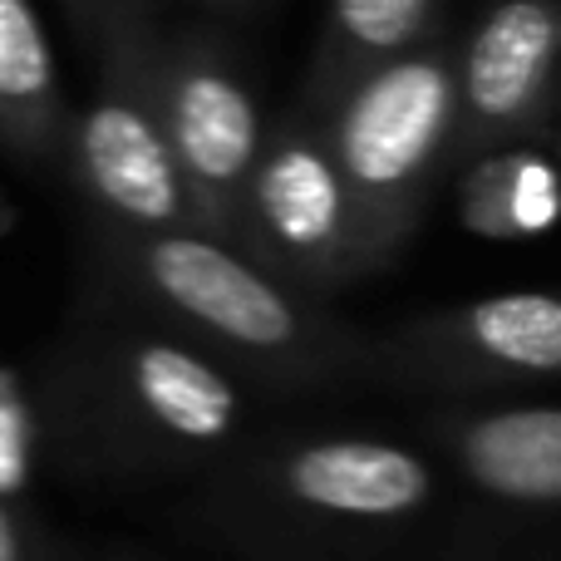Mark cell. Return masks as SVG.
Here are the masks:
<instances>
[{"label":"cell","mask_w":561,"mask_h":561,"mask_svg":"<svg viewBox=\"0 0 561 561\" xmlns=\"http://www.w3.org/2000/svg\"><path fill=\"white\" fill-rule=\"evenodd\" d=\"M242 252L306 300H325L365 280L345 183L320 118L306 108L266 124L242 193Z\"/></svg>","instance_id":"obj_4"},{"label":"cell","mask_w":561,"mask_h":561,"mask_svg":"<svg viewBox=\"0 0 561 561\" xmlns=\"http://www.w3.org/2000/svg\"><path fill=\"white\" fill-rule=\"evenodd\" d=\"M153 5L158 0H104V30L114 25V20H128V15L153 20ZM104 30H99V35H104Z\"/></svg>","instance_id":"obj_17"},{"label":"cell","mask_w":561,"mask_h":561,"mask_svg":"<svg viewBox=\"0 0 561 561\" xmlns=\"http://www.w3.org/2000/svg\"><path fill=\"white\" fill-rule=\"evenodd\" d=\"M25 454H30L25 404H20L15 385L0 375V497H10L25 483Z\"/></svg>","instance_id":"obj_14"},{"label":"cell","mask_w":561,"mask_h":561,"mask_svg":"<svg viewBox=\"0 0 561 561\" xmlns=\"http://www.w3.org/2000/svg\"><path fill=\"white\" fill-rule=\"evenodd\" d=\"M69 20H75V30L89 39V49L99 45V30H104V0H65Z\"/></svg>","instance_id":"obj_16"},{"label":"cell","mask_w":561,"mask_h":561,"mask_svg":"<svg viewBox=\"0 0 561 561\" xmlns=\"http://www.w3.org/2000/svg\"><path fill=\"white\" fill-rule=\"evenodd\" d=\"M434 15L438 0H325L300 108L325 114L359 75L424 45L434 35Z\"/></svg>","instance_id":"obj_12"},{"label":"cell","mask_w":561,"mask_h":561,"mask_svg":"<svg viewBox=\"0 0 561 561\" xmlns=\"http://www.w3.org/2000/svg\"><path fill=\"white\" fill-rule=\"evenodd\" d=\"M557 173H561V168H557Z\"/></svg>","instance_id":"obj_19"},{"label":"cell","mask_w":561,"mask_h":561,"mask_svg":"<svg viewBox=\"0 0 561 561\" xmlns=\"http://www.w3.org/2000/svg\"><path fill=\"white\" fill-rule=\"evenodd\" d=\"M203 5H222V10H247V0H203Z\"/></svg>","instance_id":"obj_18"},{"label":"cell","mask_w":561,"mask_h":561,"mask_svg":"<svg viewBox=\"0 0 561 561\" xmlns=\"http://www.w3.org/2000/svg\"><path fill=\"white\" fill-rule=\"evenodd\" d=\"M99 399L118 448L138 463H197L222 454L242 428L232 369L178 335L128 330L99 355Z\"/></svg>","instance_id":"obj_6"},{"label":"cell","mask_w":561,"mask_h":561,"mask_svg":"<svg viewBox=\"0 0 561 561\" xmlns=\"http://www.w3.org/2000/svg\"><path fill=\"white\" fill-rule=\"evenodd\" d=\"M0 561H35L30 557V542H25V527H20L15 507H10V497H0Z\"/></svg>","instance_id":"obj_15"},{"label":"cell","mask_w":561,"mask_h":561,"mask_svg":"<svg viewBox=\"0 0 561 561\" xmlns=\"http://www.w3.org/2000/svg\"><path fill=\"white\" fill-rule=\"evenodd\" d=\"M561 217V173L537 148L513 144L468 158L458 173V222L488 242H527Z\"/></svg>","instance_id":"obj_13"},{"label":"cell","mask_w":561,"mask_h":561,"mask_svg":"<svg viewBox=\"0 0 561 561\" xmlns=\"http://www.w3.org/2000/svg\"><path fill=\"white\" fill-rule=\"evenodd\" d=\"M158 114L197 227L242 252V193L266 138V118L237 59L203 30L158 35Z\"/></svg>","instance_id":"obj_5"},{"label":"cell","mask_w":561,"mask_h":561,"mask_svg":"<svg viewBox=\"0 0 561 561\" xmlns=\"http://www.w3.org/2000/svg\"><path fill=\"white\" fill-rule=\"evenodd\" d=\"M458 49L424 39L409 55L359 75L320 118L345 183L365 276L385 272L424 222L438 173L454 163Z\"/></svg>","instance_id":"obj_2"},{"label":"cell","mask_w":561,"mask_h":561,"mask_svg":"<svg viewBox=\"0 0 561 561\" xmlns=\"http://www.w3.org/2000/svg\"><path fill=\"white\" fill-rule=\"evenodd\" d=\"M99 84L69 118L65 163L118 232H203L158 114L153 20H114L94 45Z\"/></svg>","instance_id":"obj_3"},{"label":"cell","mask_w":561,"mask_h":561,"mask_svg":"<svg viewBox=\"0 0 561 561\" xmlns=\"http://www.w3.org/2000/svg\"><path fill=\"white\" fill-rule=\"evenodd\" d=\"M434 434L458 473L488 497L527 507L561 503V409L507 404L434 414Z\"/></svg>","instance_id":"obj_10"},{"label":"cell","mask_w":561,"mask_h":561,"mask_svg":"<svg viewBox=\"0 0 561 561\" xmlns=\"http://www.w3.org/2000/svg\"><path fill=\"white\" fill-rule=\"evenodd\" d=\"M108 252L134 290H144L163 316L193 330L197 345L256 369L286 389L345 385L365 375L375 355L365 340L306 300L247 252L207 232H118L108 227Z\"/></svg>","instance_id":"obj_1"},{"label":"cell","mask_w":561,"mask_h":561,"mask_svg":"<svg viewBox=\"0 0 561 561\" xmlns=\"http://www.w3.org/2000/svg\"><path fill=\"white\" fill-rule=\"evenodd\" d=\"M454 163L527 144L547 128L561 75V0H497L458 45Z\"/></svg>","instance_id":"obj_7"},{"label":"cell","mask_w":561,"mask_h":561,"mask_svg":"<svg viewBox=\"0 0 561 561\" xmlns=\"http://www.w3.org/2000/svg\"><path fill=\"white\" fill-rule=\"evenodd\" d=\"M69 118L49 35L30 0H0V148L30 168L65 163Z\"/></svg>","instance_id":"obj_11"},{"label":"cell","mask_w":561,"mask_h":561,"mask_svg":"<svg viewBox=\"0 0 561 561\" xmlns=\"http://www.w3.org/2000/svg\"><path fill=\"white\" fill-rule=\"evenodd\" d=\"M389 355L404 375L448 389L561 375V296L507 290L409 320Z\"/></svg>","instance_id":"obj_8"},{"label":"cell","mask_w":561,"mask_h":561,"mask_svg":"<svg viewBox=\"0 0 561 561\" xmlns=\"http://www.w3.org/2000/svg\"><path fill=\"white\" fill-rule=\"evenodd\" d=\"M256 478L280 513L320 527H394L434 497V468L414 448L365 434L290 444Z\"/></svg>","instance_id":"obj_9"}]
</instances>
